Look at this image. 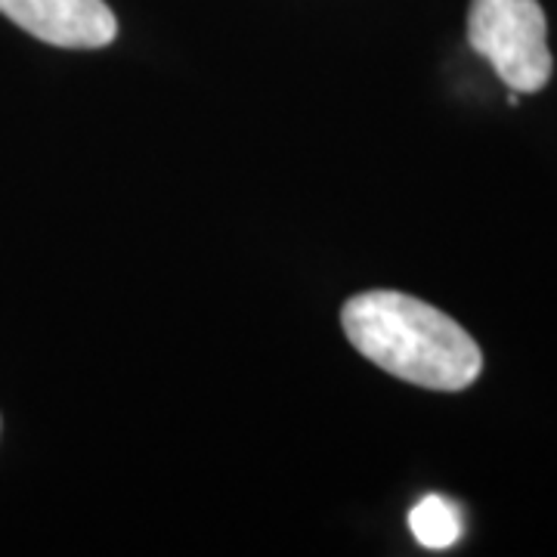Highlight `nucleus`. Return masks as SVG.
<instances>
[{
	"instance_id": "obj_1",
	"label": "nucleus",
	"mask_w": 557,
	"mask_h": 557,
	"mask_svg": "<svg viewBox=\"0 0 557 557\" xmlns=\"http://www.w3.org/2000/svg\"><path fill=\"white\" fill-rule=\"evenodd\" d=\"M354 350L394 379L456 394L480 379L483 354L456 319L403 292H362L341 310Z\"/></svg>"
},
{
	"instance_id": "obj_2",
	"label": "nucleus",
	"mask_w": 557,
	"mask_h": 557,
	"mask_svg": "<svg viewBox=\"0 0 557 557\" xmlns=\"http://www.w3.org/2000/svg\"><path fill=\"white\" fill-rule=\"evenodd\" d=\"M468 40L515 94H536L552 78L548 22L539 0H471Z\"/></svg>"
},
{
	"instance_id": "obj_3",
	"label": "nucleus",
	"mask_w": 557,
	"mask_h": 557,
	"mask_svg": "<svg viewBox=\"0 0 557 557\" xmlns=\"http://www.w3.org/2000/svg\"><path fill=\"white\" fill-rule=\"evenodd\" d=\"M0 13L32 38L65 50H97L119 38L106 0H0Z\"/></svg>"
},
{
	"instance_id": "obj_4",
	"label": "nucleus",
	"mask_w": 557,
	"mask_h": 557,
	"mask_svg": "<svg viewBox=\"0 0 557 557\" xmlns=\"http://www.w3.org/2000/svg\"><path fill=\"white\" fill-rule=\"evenodd\" d=\"M409 530L418 539V545L443 552L461 539V515L443 496H424L409 511Z\"/></svg>"
}]
</instances>
